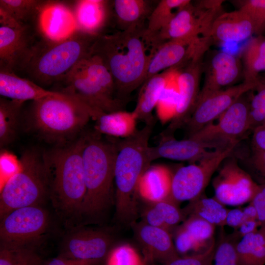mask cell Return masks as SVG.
Masks as SVG:
<instances>
[{"label": "cell", "mask_w": 265, "mask_h": 265, "mask_svg": "<svg viewBox=\"0 0 265 265\" xmlns=\"http://www.w3.org/2000/svg\"><path fill=\"white\" fill-rule=\"evenodd\" d=\"M83 135L44 152L50 185L49 198L56 212L70 223L81 216L86 186L82 152Z\"/></svg>", "instance_id": "obj_1"}, {"label": "cell", "mask_w": 265, "mask_h": 265, "mask_svg": "<svg viewBox=\"0 0 265 265\" xmlns=\"http://www.w3.org/2000/svg\"><path fill=\"white\" fill-rule=\"evenodd\" d=\"M151 44L144 30H121L99 35L91 53L98 56L111 73L118 99L124 98L145 81L147 70L153 53H148Z\"/></svg>", "instance_id": "obj_2"}, {"label": "cell", "mask_w": 265, "mask_h": 265, "mask_svg": "<svg viewBox=\"0 0 265 265\" xmlns=\"http://www.w3.org/2000/svg\"><path fill=\"white\" fill-rule=\"evenodd\" d=\"M99 113L74 98L59 95L33 101L28 113L29 128L55 145L69 142Z\"/></svg>", "instance_id": "obj_3"}, {"label": "cell", "mask_w": 265, "mask_h": 265, "mask_svg": "<svg viewBox=\"0 0 265 265\" xmlns=\"http://www.w3.org/2000/svg\"><path fill=\"white\" fill-rule=\"evenodd\" d=\"M155 125H145L118 143L114 164L116 215L124 224H132L137 214L136 200L139 180L151 165L149 141Z\"/></svg>", "instance_id": "obj_4"}, {"label": "cell", "mask_w": 265, "mask_h": 265, "mask_svg": "<svg viewBox=\"0 0 265 265\" xmlns=\"http://www.w3.org/2000/svg\"><path fill=\"white\" fill-rule=\"evenodd\" d=\"M98 36L77 29L61 40L37 42L20 71L40 86L58 83L90 53Z\"/></svg>", "instance_id": "obj_5"}, {"label": "cell", "mask_w": 265, "mask_h": 265, "mask_svg": "<svg viewBox=\"0 0 265 265\" xmlns=\"http://www.w3.org/2000/svg\"><path fill=\"white\" fill-rule=\"evenodd\" d=\"M117 153V144L86 135L82 152L86 193L81 216L97 215L109 205Z\"/></svg>", "instance_id": "obj_6"}, {"label": "cell", "mask_w": 265, "mask_h": 265, "mask_svg": "<svg viewBox=\"0 0 265 265\" xmlns=\"http://www.w3.org/2000/svg\"><path fill=\"white\" fill-rule=\"evenodd\" d=\"M19 161V169L5 181L0 191V220L16 209L42 206L49 198V178L44 152L27 150Z\"/></svg>", "instance_id": "obj_7"}, {"label": "cell", "mask_w": 265, "mask_h": 265, "mask_svg": "<svg viewBox=\"0 0 265 265\" xmlns=\"http://www.w3.org/2000/svg\"><path fill=\"white\" fill-rule=\"evenodd\" d=\"M222 1H203L197 5H193L190 1L178 9L167 25L152 39L153 45L156 48L162 41L170 40H184L193 43L201 38L200 34L206 37L213 20L220 14Z\"/></svg>", "instance_id": "obj_8"}, {"label": "cell", "mask_w": 265, "mask_h": 265, "mask_svg": "<svg viewBox=\"0 0 265 265\" xmlns=\"http://www.w3.org/2000/svg\"><path fill=\"white\" fill-rule=\"evenodd\" d=\"M236 145L214 149L198 162L179 167L173 174L171 199L177 204L190 202L203 194L213 174Z\"/></svg>", "instance_id": "obj_9"}, {"label": "cell", "mask_w": 265, "mask_h": 265, "mask_svg": "<svg viewBox=\"0 0 265 265\" xmlns=\"http://www.w3.org/2000/svg\"><path fill=\"white\" fill-rule=\"evenodd\" d=\"M48 212L42 206L16 209L0 220V247H34L47 231Z\"/></svg>", "instance_id": "obj_10"}, {"label": "cell", "mask_w": 265, "mask_h": 265, "mask_svg": "<svg viewBox=\"0 0 265 265\" xmlns=\"http://www.w3.org/2000/svg\"><path fill=\"white\" fill-rule=\"evenodd\" d=\"M243 96L219 117L215 124L212 123L188 136L208 143L214 149L237 145L251 129L250 103Z\"/></svg>", "instance_id": "obj_11"}, {"label": "cell", "mask_w": 265, "mask_h": 265, "mask_svg": "<svg viewBox=\"0 0 265 265\" xmlns=\"http://www.w3.org/2000/svg\"><path fill=\"white\" fill-rule=\"evenodd\" d=\"M227 159L219 167L218 173L212 180L214 197L225 206L250 203L256 194L259 184L239 166L235 159Z\"/></svg>", "instance_id": "obj_12"}, {"label": "cell", "mask_w": 265, "mask_h": 265, "mask_svg": "<svg viewBox=\"0 0 265 265\" xmlns=\"http://www.w3.org/2000/svg\"><path fill=\"white\" fill-rule=\"evenodd\" d=\"M203 56L190 59L177 77L178 98L175 112L168 126L160 133L161 139L174 137L175 132L185 125L196 106L200 90L199 84L203 69Z\"/></svg>", "instance_id": "obj_13"}, {"label": "cell", "mask_w": 265, "mask_h": 265, "mask_svg": "<svg viewBox=\"0 0 265 265\" xmlns=\"http://www.w3.org/2000/svg\"><path fill=\"white\" fill-rule=\"evenodd\" d=\"M58 83L63 84L58 92L74 98L99 113L122 110L121 101L103 89L78 64Z\"/></svg>", "instance_id": "obj_14"}, {"label": "cell", "mask_w": 265, "mask_h": 265, "mask_svg": "<svg viewBox=\"0 0 265 265\" xmlns=\"http://www.w3.org/2000/svg\"><path fill=\"white\" fill-rule=\"evenodd\" d=\"M111 244V237L103 231L77 228L65 236L59 256L96 265L106 259Z\"/></svg>", "instance_id": "obj_15"}, {"label": "cell", "mask_w": 265, "mask_h": 265, "mask_svg": "<svg viewBox=\"0 0 265 265\" xmlns=\"http://www.w3.org/2000/svg\"><path fill=\"white\" fill-rule=\"evenodd\" d=\"M262 81L249 82L243 81L239 84L211 94L198 101L185 125L188 136L218 119L239 98L248 91L256 89Z\"/></svg>", "instance_id": "obj_16"}, {"label": "cell", "mask_w": 265, "mask_h": 265, "mask_svg": "<svg viewBox=\"0 0 265 265\" xmlns=\"http://www.w3.org/2000/svg\"><path fill=\"white\" fill-rule=\"evenodd\" d=\"M28 26L21 28L0 26V70H20L35 43Z\"/></svg>", "instance_id": "obj_17"}, {"label": "cell", "mask_w": 265, "mask_h": 265, "mask_svg": "<svg viewBox=\"0 0 265 265\" xmlns=\"http://www.w3.org/2000/svg\"><path fill=\"white\" fill-rule=\"evenodd\" d=\"M132 225L146 261L164 265L180 257L169 231L144 222Z\"/></svg>", "instance_id": "obj_18"}, {"label": "cell", "mask_w": 265, "mask_h": 265, "mask_svg": "<svg viewBox=\"0 0 265 265\" xmlns=\"http://www.w3.org/2000/svg\"><path fill=\"white\" fill-rule=\"evenodd\" d=\"M242 71L241 62L238 57L222 51L214 54L207 67L197 102L234 83Z\"/></svg>", "instance_id": "obj_19"}, {"label": "cell", "mask_w": 265, "mask_h": 265, "mask_svg": "<svg viewBox=\"0 0 265 265\" xmlns=\"http://www.w3.org/2000/svg\"><path fill=\"white\" fill-rule=\"evenodd\" d=\"M209 148H213L210 144L198 140L192 136L182 140L174 137L161 139L155 146H149L148 156L152 162L164 158L194 163L206 156Z\"/></svg>", "instance_id": "obj_20"}, {"label": "cell", "mask_w": 265, "mask_h": 265, "mask_svg": "<svg viewBox=\"0 0 265 265\" xmlns=\"http://www.w3.org/2000/svg\"><path fill=\"white\" fill-rule=\"evenodd\" d=\"M255 34L250 17L238 9L218 14L213 20L207 37L211 41L240 42Z\"/></svg>", "instance_id": "obj_21"}, {"label": "cell", "mask_w": 265, "mask_h": 265, "mask_svg": "<svg viewBox=\"0 0 265 265\" xmlns=\"http://www.w3.org/2000/svg\"><path fill=\"white\" fill-rule=\"evenodd\" d=\"M39 16L40 28L46 39L61 40L77 30L73 12L60 2L48 1Z\"/></svg>", "instance_id": "obj_22"}, {"label": "cell", "mask_w": 265, "mask_h": 265, "mask_svg": "<svg viewBox=\"0 0 265 265\" xmlns=\"http://www.w3.org/2000/svg\"><path fill=\"white\" fill-rule=\"evenodd\" d=\"M196 42L191 43L184 40H170L160 44L151 57L145 81L163 70L179 66L188 60L192 46Z\"/></svg>", "instance_id": "obj_23"}, {"label": "cell", "mask_w": 265, "mask_h": 265, "mask_svg": "<svg viewBox=\"0 0 265 265\" xmlns=\"http://www.w3.org/2000/svg\"><path fill=\"white\" fill-rule=\"evenodd\" d=\"M173 174L164 165H150L139 180L137 194L149 203L171 199Z\"/></svg>", "instance_id": "obj_24"}, {"label": "cell", "mask_w": 265, "mask_h": 265, "mask_svg": "<svg viewBox=\"0 0 265 265\" xmlns=\"http://www.w3.org/2000/svg\"><path fill=\"white\" fill-rule=\"evenodd\" d=\"M109 3L104 0H77L73 11L77 29L92 35H100L108 19Z\"/></svg>", "instance_id": "obj_25"}, {"label": "cell", "mask_w": 265, "mask_h": 265, "mask_svg": "<svg viewBox=\"0 0 265 265\" xmlns=\"http://www.w3.org/2000/svg\"><path fill=\"white\" fill-rule=\"evenodd\" d=\"M60 92L46 90L30 80L14 72L0 70V95L1 97L20 101H35L59 95Z\"/></svg>", "instance_id": "obj_26"}, {"label": "cell", "mask_w": 265, "mask_h": 265, "mask_svg": "<svg viewBox=\"0 0 265 265\" xmlns=\"http://www.w3.org/2000/svg\"><path fill=\"white\" fill-rule=\"evenodd\" d=\"M170 68L157 74L146 80L142 85L136 105L133 110L138 120L145 125H155L153 111L157 106L166 86Z\"/></svg>", "instance_id": "obj_27"}, {"label": "cell", "mask_w": 265, "mask_h": 265, "mask_svg": "<svg viewBox=\"0 0 265 265\" xmlns=\"http://www.w3.org/2000/svg\"><path fill=\"white\" fill-rule=\"evenodd\" d=\"M95 120V129L98 132L122 139L130 137L138 130V119L133 111L121 110L104 112L98 115Z\"/></svg>", "instance_id": "obj_28"}, {"label": "cell", "mask_w": 265, "mask_h": 265, "mask_svg": "<svg viewBox=\"0 0 265 265\" xmlns=\"http://www.w3.org/2000/svg\"><path fill=\"white\" fill-rule=\"evenodd\" d=\"M142 216L145 223L169 232L186 217L178 204L171 199L150 203Z\"/></svg>", "instance_id": "obj_29"}, {"label": "cell", "mask_w": 265, "mask_h": 265, "mask_svg": "<svg viewBox=\"0 0 265 265\" xmlns=\"http://www.w3.org/2000/svg\"><path fill=\"white\" fill-rule=\"evenodd\" d=\"M117 22L121 30L140 28V25L148 18L153 9L146 0H115L112 2Z\"/></svg>", "instance_id": "obj_30"}, {"label": "cell", "mask_w": 265, "mask_h": 265, "mask_svg": "<svg viewBox=\"0 0 265 265\" xmlns=\"http://www.w3.org/2000/svg\"><path fill=\"white\" fill-rule=\"evenodd\" d=\"M244 81L256 82L261 80L259 74L265 71V35L251 38L241 53Z\"/></svg>", "instance_id": "obj_31"}, {"label": "cell", "mask_w": 265, "mask_h": 265, "mask_svg": "<svg viewBox=\"0 0 265 265\" xmlns=\"http://www.w3.org/2000/svg\"><path fill=\"white\" fill-rule=\"evenodd\" d=\"M24 102L0 98V147L8 146L16 139Z\"/></svg>", "instance_id": "obj_32"}, {"label": "cell", "mask_w": 265, "mask_h": 265, "mask_svg": "<svg viewBox=\"0 0 265 265\" xmlns=\"http://www.w3.org/2000/svg\"><path fill=\"white\" fill-rule=\"evenodd\" d=\"M236 251L238 265L265 264V227L243 236L238 242Z\"/></svg>", "instance_id": "obj_33"}, {"label": "cell", "mask_w": 265, "mask_h": 265, "mask_svg": "<svg viewBox=\"0 0 265 265\" xmlns=\"http://www.w3.org/2000/svg\"><path fill=\"white\" fill-rule=\"evenodd\" d=\"M183 211L185 216L197 215L215 226L223 227L229 209L215 197H208L203 193L190 201Z\"/></svg>", "instance_id": "obj_34"}, {"label": "cell", "mask_w": 265, "mask_h": 265, "mask_svg": "<svg viewBox=\"0 0 265 265\" xmlns=\"http://www.w3.org/2000/svg\"><path fill=\"white\" fill-rule=\"evenodd\" d=\"M191 1L189 0H161L153 9L148 18V25L144 34L151 43L152 39L169 22L178 10Z\"/></svg>", "instance_id": "obj_35"}, {"label": "cell", "mask_w": 265, "mask_h": 265, "mask_svg": "<svg viewBox=\"0 0 265 265\" xmlns=\"http://www.w3.org/2000/svg\"><path fill=\"white\" fill-rule=\"evenodd\" d=\"M221 229L211 265H238L236 247L241 238L236 230L226 234Z\"/></svg>", "instance_id": "obj_36"}, {"label": "cell", "mask_w": 265, "mask_h": 265, "mask_svg": "<svg viewBox=\"0 0 265 265\" xmlns=\"http://www.w3.org/2000/svg\"><path fill=\"white\" fill-rule=\"evenodd\" d=\"M47 2L38 0H0V8L20 23L27 25L26 22L36 14H40Z\"/></svg>", "instance_id": "obj_37"}, {"label": "cell", "mask_w": 265, "mask_h": 265, "mask_svg": "<svg viewBox=\"0 0 265 265\" xmlns=\"http://www.w3.org/2000/svg\"><path fill=\"white\" fill-rule=\"evenodd\" d=\"M43 262L34 247H0V265H41Z\"/></svg>", "instance_id": "obj_38"}, {"label": "cell", "mask_w": 265, "mask_h": 265, "mask_svg": "<svg viewBox=\"0 0 265 265\" xmlns=\"http://www.w3.org/2000/svg\"><path fill=\"white\" fill-rule=\"evenodd\" d=\"M182 225L202 248L214 240L215 226L199 216L190 215Z\"/></svg>", "instance_id": "obj_39"}, {"label": "cell", "mask_w": 265, "mask_h": 265, "mask_svg": "<svg viewBox=\"0 0 265 265\" xmlns=\"http://www.w3.org/2000/svg\"><path fill=\"white\" fill-rule=\"evenodd\" d=\"M106 265H145L137 251L128 244L111 249L106 259Z\"/></svg>", "instance_id": "obj_40"}, {"label": "cell", "mask_w": 265, "mask_h": 265, "mask_svg": "<svg viewBox=\"0 0 265 265\" xmlns=\"http://www.w3.org/2000/svg\"><path fill=\"white\" fill-rule=\"evenodd\" d=\"M251 19L256 35L265 34V0H246L240 2L239 8Z\"/></svg>", "instance_id": "obj_41"}, {"label": "cell", "mask_w": 265, "mask_h": 265, "mask_svg": "<svg viewBox=\"0 0 265 265\" xmlns=\"http://www.w3.org/2000/svg\"><path fill=\"white\" fill-rule=\"evenodd\" d=\"M256 89L257 93L249 102L250 127L253 130L262 125L265 115V81H263Z\"/></svg>", "instance_id": "obj_42"}, {"label": "cell", "mask_w": 265, "mask_h": 265, "mask_svg": "<svg viewBox=\"0 0 265 265\" xmlns=\"http://www.w3.org/2000/svg\"><path fill=\"white\" fill-rule=\"evenodd\" d=\"M215 245L213 240L203 252L189 256H180L164 265H211Z\"/></svg>", "instance_id": "obj_43"}, {"label": "cell", "mask_w": 265, "mask_h": 265, "mask_svg": "<svg viewBox=\"0 0 265 265\" xmlns=\"http://www.w3.org/2000/svg\"><path fill=\"white\" fill-rule=\"evenodd\" d=\"M174 244L179 254H185L191 250L198 251L202 249L182 225L176 229Z\"/></svg>", "instance_id": "obj_44"}, {"label": "cell", "mask_w": 265, "mask_h": 265, "mask_svg": "<svg viewBox=\"0 0 265 265\" xmlns=\"http://www.w3.org/2000/svg\"><path fill=\"white\" fill-rule=\"evenodd\" d=\"M250 202L256 210L261 226L265 227V183L259 184V188Z\"/></svg>", "instance_id": "obj_45"}, {"label": "cell", "mask_w": 265, "mask_h": 265, "mask_svg": "<svg viewBox=\"0 0 265 265\" xmlns=\"http://www.w3.org/2000/svg\"><path fill=\"white\" fill-rule=\"evenodd\" d=\"M251 163L262 180L261 184L265 183V150L253 148Z\"/></svg>", "instance_id": "obj_46"}, {"label": "cell", "mask_w": 265, "mask_h": 265, "mask_svg": "<svg viewBox=\"0 0 265 265\" xmlns=\"http://www.w3.org/2000/svg\"><path fill=\"white\" fill-rule=\"evenodd\" d=\"M244 220L242 208L229 209L226 218V225L238 230Z\"/></svg>", "instance_id": "obj_47"}, {"label": "cell", "mask_w": 265, "mask_h": 265, "mask_svg": "<svg viewBox=\"0 0 265 265\" xmlns=\"http://www.w3.org/2000/svg\"><path fill=\"white\" fill-rule=\"evenodd\" d=\"M253 148L265 150V125L254 130L252 136Z\"/></svg>", "instance_id": "obj_48"}, {"label": "cell", "mask_w": 265, "mask_h": 265, "mask_svg": "<svg viewBox=\"0 0 265 265\" xmlns=\"http://www.w3.org/2000/svg\"><path fill=\"white\" fill-rule=\"evenodd\" d=\"M261 226L258 219H245L236 231L242 238L245 235L256 232Z\"/></svg>", "instance_id": "obj_49"}, {"label": "cell", "mask_w": 265, "mask_h": 265, "mask_svg": "<svg viewBox=\"0 0 265 265\" xmlns=\"http://www.w3.org/2000/svg\"><path fill=\"white\" fill-rule=\"evenodd\" d=\"M41 265H93L90 263L75 260L63 258L60 256L46 261H43Z\"/></svg>", "instance_id": "obj_50"}, {"label": "cell", "mask_w": 265, "mask_h": 265, "mask_svg": "<svg viewBox=\"0 0 265 265\" xmlns=\"http://www.w3.org/2000/svg\"><path fill=\"white\" fill-rule=\"evenodd\" d=\"M0 26L13 28H21L27 26L18 22L9 13L1 8H0Z\"/></svg>", "instance_id": "obj_51"}, {"label": "cell", "mask_w": 265, "mask_h": 265, "mask_svg": "<svg viewBox=\"0 0 265 265\" xmlns=\"http://www.w3.org/2000/svg\"><path fill=\"white\" fill-rule=\"evenodd\" d=\"M265 125V115L264 119L263 120V123L261 125Z\"/></svg>", "instance_id": "obj_52"}]
</instances>
